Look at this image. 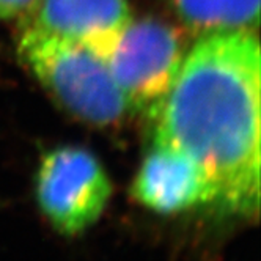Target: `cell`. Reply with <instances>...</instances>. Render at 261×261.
Masks as SVG:
<instances>
[{"label":"cell","mask_w":261,"mask_h":261,"mask_svg":"<svg viewBox=\"0 0 261 261\" xmlns=\"http://www.w3.org/2000/svg\"><path fill=\"white\" fill-rule=\"evenodd\" d=\"M259 84L256 32L206 35L150 115L153 142L194 158L214 186V204L242 219L259 211Z\"/></svg>","instance_id":"6da1fadb"},{"label":"cell","mask_w":261,"mask_h":261,"mask_svg":"<svg viewBox=\"0 0 261 261\" xmlns=\"http://www.w3.org/2000/svg\"><path fill=\"white\" fill-rule=\"evenodd\" d=\"M17 54L49 95L84 123L106 127L130 114L104 60L85 44L21 32Z\"/></svg>","instance_id":"7a4b0ae2"},{"label":"cell","mask_w":261,"mask_h":261,"mask_svg":"<svg viewBox=\"0 0 261 261\" xmlns=\"http://www.w3.org/2000/svg\"><path fill=\"white\" fill-rule=\"evenodd\" d=\"M130 112L151 115L169 91L184 60V41L176 29L153 17L130 19L95 50Z\"/></svg>","instance_id":"3957f363"},{"label":"cell","mask_w":261,"mask_h":261,"mask_svg":"<svg viewBox=\"0 0 261 261\" xmlns=\"http://www.w3.org/2000/svg\"><path fill=\"white\" fill-rule=\"evenodd\" d=\"M112 195L101 161L87 148L65 145L47 151L35 173V198L50 227L77 236L95 225Z\"/></svg>","instance_id":"277c9868"},{"label":"cell","mask_w":261,"mask_h":261,"mask_svg":"<svg viewBox=\"0 0 261 261\" xmlns=\"http://www.w3.org/2000/svg\"><path fill=\"white\" fill-rule=\"evenodd\" d=\"M133 198L158 214L170 216L216 203V189L203 167L175 146L153 142L130 186Z\"/></svg>","instance_id":"5b68a950"},{"label":"cell","mask_w":261,"mask_h":261,"mask_svg":"<svg viewBox=\"0 0 261 261\" xmlns=\"http://www.w3.org/2000/svg\"><path fill=\"white\" fill-rule=\"evenodd\" d=\"M130 19L127 0H35L17 21L21 32L76 41L95 52Z\"/></svg>","instance_id":"8992f818"},{"label":"cell","mask_w":261,"mask_h":261,"mask_svg":"<svg viewBox=\"0 0 261 261\" xmlns=\"http://www.w3.org/2000/svg\"><path fill=\"white\" fill-rule=\"evenodd\" d=\"M200 36L225 32H256L259 0H164Z\"/></svg>","instance_id":"52a82bcc"},{"label":"cell","mask_w":261,"mask_h":261,"mask_svg":"<svg viewBox=\"0 0 261 261\" xmlns=\"http://www.w3.org/2000/svg\"><path fill=\"white\" fill-rule=\"evenodd\" d=\"M35 0H0V19H19Z\"/></svg>","instance_id":"ba28073f"}]
</instances>
